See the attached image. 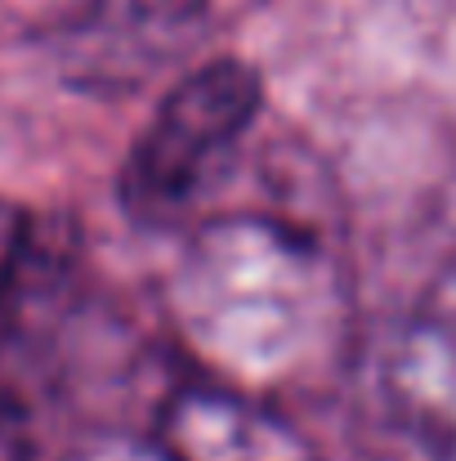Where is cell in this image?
Segmentation results:
<instances>
[{"mask_svg": "<svg viewBox=\"0 0 456 461\" xmlns=\"http://www.w3.org/2000/svg\"><path fill=\"white\" fill-rule=\"evenodd\" d=\"M170 309L219 385L269 399L322 367L344 305L308 233L269 215H224L188 242Z\"/></svg>", "mask_w": 456, "mask_h": 461, "instance_id": "6da1fadb", "label": "cell"}, {"mask_svg": "<svg viewBox=\"0 0 456 461\" xmlns=\"http://www.w3.org/2000/svg\"><path fill=\"white\" fill-rule=\"evenodd\" d=\"M260 104V72L242 59H215L183 72L126 157V215L144 229H170L192 215V206L224 184Z\"/></svg>", "mask_w": 456, "mask_h": 461, "instance_id": "7a4b0ae2", "label": "cell"}, {"mask_svg": "<svg viewBox=\"0 0 456 461\" xmlns=\"http://www.w3.org/2000/svg\"><path fill=\"white\" fill-rule=\"evenodd\" d=\"M210 27L206 0H85L58 27V72L85 95H135L183 63Z\"/></svg>", "mask_w": 456, "mask_h": 461, "instance_id": "3957f363", "label": "cell"}, {"mask_svg": "<svg viewBox=\"0 0 456 461\" xmlns=\"http://www.w3.org/2000/svg\"><path fill=\"white\" fill-rule=\"evenodd\" d=\"M380 394L421 444L456 461V269L434 278L394 331Z\"/></svg>", "mask_w": 456, "mask_h": 461, "instance_id": "277c9868", "label": "cell"}, {"mask_svg": "<svg viewBox=\"0 0 456 461\" xmlns=\"http://www.w3.org/2000/svg\"><path fill=\"white\" fill-rule=\"evenodd\" d=\"M152 448L161 461H313L304 435L255 394L233 385H179L156 426Z\"/></svg>", "mask_w": 456, "mask_h": 461, "instance_id": "5b68a950", "label": "cell"}, {"mask_svg": "<svg viewBox=\"0 0 456 461\" xmlns=\"http://www.w3.org/2000/svg\"><path fill=\"white\" fill-rule=\"evenodd\" d=\"M31 457V417L13 390H0V461Z\"/></svg>", "mask_w": 456, "mask_h": 461, "instance_id": "8992f818", "label": "cell"}, {"mask_svg": "<svg viewBox=\"0 0 456 461\" xmlns=\"http://www.w3.org/2000/svg\"><path fill=\"white\" fill-rule=\"evenodd\" d=\"M27 233H31V215L9 206V202H0V274L13 265V256L22 251Z\"/></svg>", "mask_w": 456, "mask_h": 461, "instance_id": "52a82bcc", "label": "cell"}]
</instances>
